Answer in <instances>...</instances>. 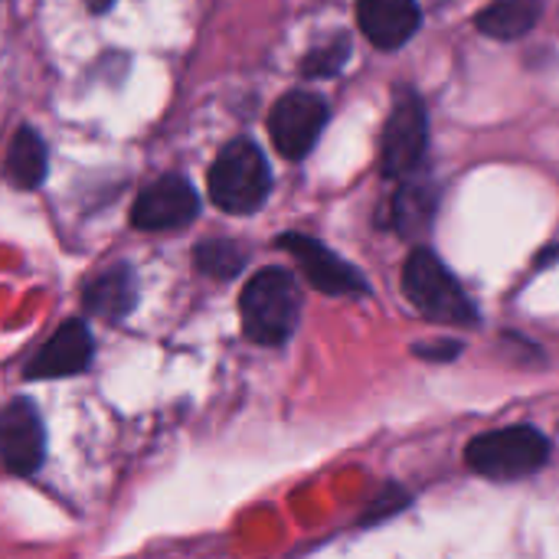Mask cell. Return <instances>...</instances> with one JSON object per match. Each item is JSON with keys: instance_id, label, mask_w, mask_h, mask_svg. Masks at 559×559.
<instances>
[{"instance_id": "6da1fadb", "label": "cell", "mask_w": 559, "mask_h": 559, "mask_svg": "<svg viewBox=\"0 0 559 559\" xmlns=\"http://www.w3.org/2000/svg\"><path fill=\"white\" fill-rule=\"evenodd\" d=\"M239 314L249 341L262 347L285 344L295 334L301 314V295L295 275L278 265L255 272L239 295Z\"/></svg>"}, {"instance_id": "7a4b0ae2", "label": "cell", "mask_w": 559, "mask_h": 559, "mask_svg": "<svg viewBox=\"0 0 559 559\" xmlns=\"http://www.w3.org/2000/svg\"><path fill=\"white\" fill-rule=\"evenodd\" d=\"M206 187H210V200L223 213L249 216L265 206L272 190V170L255 141L236 138L216 154L206 174Z\"/></svg>"}, {"instance_id": "3957f363", "label": "cell", "mask_w": 559, "mask_h": 559, "mask_svg": "<svg viewBox=\"0 0 559 559\" xmlns=\"http://www.w3.org/2000/svg\"><path fill=\"white\" fill-rule=\"evenodd\" d=\"M465 462L475 475L488 481H521L537 475L550 462V442L534 426H511L485 432L468 442Z\"/></svg>"}, {"instance_id": "277c9868", "label": "cell", "mask_w": 559, "mask_h": 559, "mask_svg": "<svg viewBox=\"0 0 559 559\" xmlns=\"http://www.w3.org/2000/svg\"><path fill=\"white\" fill-rule=\"evenodd\" d=\"M403 295L409 305L436 324H475L478 311L462 292L459 278L429 249H413L403 265Z\"/></svg>"}, {"instance_id": "5b68a950", "label": "cell", "mask_w": 559, "mask_h": 559, "mask_svg": "<svg viewBox=\"0 0 559 559\" xmlns=\"http://www.w3.org/2000/svg\"><path fill=\"white\" fill-rule=\"evenodd\" d=\"M426 147H429L426 105L416 92L400 88L393 98V111L386 118V128H383V157H380L383 174L393 180L413 177L426 160Z\"/></svg>"}, {"instance_id": "8992f818", "label": "cell", "mask_w": 559, "mask_h": 559, "mask_svg": "<svg viewBox=\"0 0 559 559\" xmlns=\"http://www.w3.org/2000/svg\"><path fill=\"white\" fill-rule=\"evenodd\" d=\"M328 124V102L318 92H288L269 111V134L282 157L305 160Z\"/></svg>"}, {"instance_id": "52a82bcc", "label": "cell", "mask_w": 559, "mask_h": 559, "mask_svg": "<svg viewBox=\"0 0 559 559\" xmlns=\"http://www.w3.org/2000/svg\"><path fill=\"white\" fill-rule=\"evenodd\" d=\"M278 246L298 262V269L305 272V278L318 292H324L331 298L367 295L370 292L367 278L350 262H344L337 252H331L321 239L305 236V233H285V236H278Z\"/></svg>"}, {"instance_id": "ba28073f", "label": "cell", "mask_w": 559, "mask_h": 559, "mask_svg": "<svg viewBox=\"0 0 559 559\" xmlns=\"http://www.w3.org/2000/svg\"><path fill=\"white\" fill-rule=\"evenodd\" d=\"M197 213H200V197L190 187V180L167 174L138 193L131 206V226L144 233H160V229L187 226Z\"/></svg>"}, {"instance_id": "9c48e42d", "label": "cell", "mask_w": 559, "mask_h": 559, "mask_svg": "<svg viewBox=\"0 0 559 559\" xmlns=\"http://www.w3.org/2000/svg\"><path fill=\"white\" fill-rule=\"evenodd\" d=\"M0 452L10 475H33L46 455V432L29 400H10L0 416Z\"/></svg>"}, {"instance_id": "30bf717a", "label": "cell", "mask_w": 559, "mask_h": 559, "mask_svg": "<svg viewBox=\"0 0 559 559\" xmlns=\"http://www.w3.org/2000/svg\"><path fill=\"white\" fill-rule=\"evenodd\" d=\"M92 354H95L92 331L85 328V321L69 318L36 350V357L23 367V377L26 380H62V377H75V373H82L92 364Z\"/></svg>"}, {"instance_id": "8fae6325", "label": "cell", "mask_w": 559, "mask_h": 559, "mask_svg": "<svg viewBox=\"0 0 559 559\" xmlns=\"http://www.w3.org/2000/svg\"><path fill=\"white\" fill-rule=\"evenodd\" d=\"M357 23L377 49H400L423 23L416 0H360Z\"/></svg>"}, {"instance_id": "7c38bea8", "label": "cell", "mask_w": 559, "mask_h": 559, "mask_svg": "<svg viewBox=\"0 0 559 559\" xmlns=\"http://www.w3.org/2000/svg\"><path fill=\"white\" fill-rule=\"evenodd\" d=\"M138 301V285H134V269L118 262L102 269L95 278L85 282L82 288V305L92 318L105 321H124L134 311Z\"/></svg>"}, {"instance_id": "4fadbf2b", "label": "cell", "mask_w": 559, "mask_h": 559, "mask_svg": "<svg viewBox=\"0 0 559 559\" xmlns=\"http://www.w3.org/2000/svg\"><path fill=\"white\" fill-rule=\"evenodd\" d=\"M544 16V0H495L478 16L475 26L491 39H521L527 36Z\"/></svg>"}, {"instance_id": "5bb4252c", "label": "cell", "mask_w": 559, "mask_h": 559, "mask_svg": "<svg viewBox=\"0 0 559 559\" xmlns=\"http://www.w3.org/2000/svg\"><path fill=\"white\" fill-rule=\"evenodd\" d=\"M7 180L20 190H36L43 180H46V144L43 138L36 134V128L29 124H20L7 144Z\"/></svg>"}, {"instance_id": "9a60e30c", "label": "cell", "mask_w": 559, "mask_h": 559, "mask_svg": "<svg viewBox=\"0 0 559 559\" xmlns=\"http://www.w3.org/2000/svg\"><path fill=\"white\" fill-rule=\"evenodd\" d=\"M432 213H436V190L429 183H419L413 177H406V183L400 187V193H393V226L400 236H419L432 226Z\"/></svg>"}, {"instance_id": "2e32d148", "label": "cell", "mask_w": 559, "mask_h": 559, "mask_svg": "<svg viewBox=\"0 0 559 559\" xmlns=\"http://www.w3.org/2000/svg\"><path fill=\"white\" fill-rule=\"evenodd\" d=\"M193 262L203 275H213V278H236L246 262H249V252L233 242V239H203L197 249H193Z\"/></svg>"}, {"instance_id": "e0dca14e", "label": "cell", "mask_w": 559, "mask_h": 559, "mask_svg": "<svg viewBox=\"0 0 559 559\" xmlns=\"http://www.w3.org/2000/svg\"><path fill=\"white\" fill-rule=\"evenodd\" d=\"M350 59V36L347 33H334L328 43L314 46L311 52H305L301 59V75L305 79H331L337 75Z\"/></svg>"}, {"instance_id": "ac0fdd59", "label": "cell", "mask_w": 559, "mask_h": 559, "mask_svg": "<svg viewBox=\"0 0 559 559\" xmlns=\"http://www.w3.org/2000/svg\"><path fill=\"white\" fill-rule=\"evenodd\" d=\"M413 354L423 357V360H455L462 354V344L459 341H432V344H413Z\"/></svg>"}, {"instance_id": "d6986e66", "label": "cell", "mask_w": 559, "mask_h": 559, "mask_svg": "<svg viewBox=\"0 0 559 559\" xmlns=\"http://www.w3.org/2000/svg\"><path fill=\"white\" fill-rule=\"evenodd\" d=\"M85 7H88L92 13H108V10L115 7V0H85Z\"/></svg>"}]
</instances>
